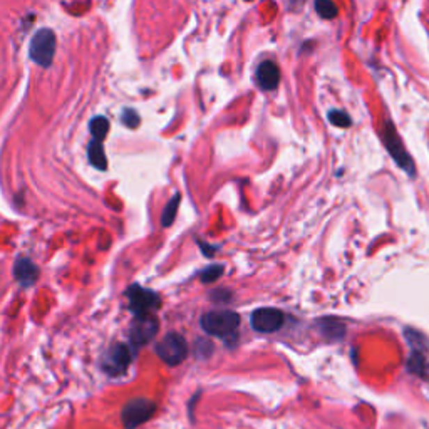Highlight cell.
<instances>
[{
  "label": "cell",
  "instance_id": "1",
  "mask_svg": "<svg viewBox=\"0 0 429 429\" xmlns=\"http://www.w3.org/2000/svg\"><path fill=\"white\" fill-rule=\"evenodd\" d=\"M240 317L232 311H212L201 317V327L206 334L214 337H224L228 339L237 332Z\"/></svg>",
  "mask_w": 429,
  "mask_h": 429
},
{
  "label": "cell",
  "instance_id": "2",
  "mask_svg": "<svg viewBox=\"0 0 429 429\" xmlns=\"http://www.w3.org/2000/svg\"><path fill=\"white\" fill-rule=\"evenodd\" d=\"M56 45V34L51 29H40L32 37L31 45H29V56L40 68H51Z\"/></svg>",
  "mask_w": 429,
  "mask_h": 429
},
{
  "label": "cell",
  "instance_id": "3",
  "mask_svg": "<svg viewBox=\"0 0 429 429\" xmlns=\"http://www.w3.org/2000/svg\"><path fill=\"white\" fill-rule=\"evenodd\" d=\"M156 354L168 366H178L188 356L187 341L180 334H168L156 345Z\"/></svg>",
  "mask_w": 429,
  "mask_h": 429
},
{
  "label": "cell",
  "instance_id": "4",
  "mask_svg": "<svg viewBox=\"0 0 429 429\" xmlns=\"http://www.w3.org/2000/svg\"><path fill=\"white\" fill-rule=\"evenodd\" d=\"M156 411V404L151 399L146 398H136L125 406L121 412L123 424L126 429H134L141 426L143 423L150 421Z\"/></svg>",
  "mask_w": 429,
  "mask_h": 429
},
{
  "label": "cell",
  "instance_id": "5",
  "mask_svg": "<svg viewBox=\"0 0 429 429\" xmlns=\"http://www.w3.org/2000/svg\"><path fill=\"white\" fill-rule=\"evenodd\" d=\"M127 299H130V311L134 313L136 317H146L159 307V297L155 292L146 290L139 286L130 287L126 292Z\"/></svg>",
  "mask_w": 429,
  "mask_h": 429
},
{
  "label": "cell",
  "instance_id": "6",
  "mask_svg": "<svg viewBox=\"0 0 429 429\" xmlns=\"http://www.w3.org/2000/svg\"><path fill=\"white\" fill-rule=\"evenodd\" d=\"M251 327L260 334H272L277 332L282 329L283 322H286V315L282 311L272 307H263L257 309L251 313Z\"/></svg>",
  "mask_w": 429,
  "mask_h": 429
},
{
  "label": "cell",
  "instance_id": "7",
  "mask_svg": "<svg viewBox=\"0 0 429 429\" xmlns=\"http://www.w3.org/2000/svg\"><path fill=\"white\" fill-rule=\"evenodd\" d=\"M131 359H133L131 348H127L126 344H114L113 348L107 350L102 367H104L107 374L121 375L126 373L127 366L131 364Z\"/></svg>",
  "mask_w": 429,
  "mask_h": 429
},
{
  "label": "cell",
  "instance_id": "8",
  "mask_svg": "<svg viewBox=\"0 0 429 429\" xmlns=\"http://www.w3.org/2000/svg\"><path fill=\"white\" fill-rule=\"evenodd\" d=\"M382 138H384V143L387 146V150H389L391 155H393V158L396 159V163L399 164V166L403 168V170H406L407 173H414V166H412V161L410 158V155H407L406 150H404L401 139H399L398 133L394 131V127L387 123L384 134H382Z\"/></svg>",
  "mask_w": 429,
  "mask_h": 429
},
{
  "label": "cell",
  "instance_id": "9",
  "mask_svg": "<svg viewBox=\"0 0 429 429\" xmlns=\"http://www.w3.org/2000/svg\"><path fill=\"white\" fill-rule=\"evenodd\" d=\"M158 332V322L153 317H136V322L133 324V331H131V341L134 345H144L150 342L153 337Z\"/></svg>",
  "mask_w": 429,
  "mask_h": 429
},
{
  "label": "cell",
  "instance_id": "10",
  "mask_svg": "<svg viewBox=\"0 0 429 429\" xmlns=\"http://www.w3.org/2000/svg\"><path fill=\"white\" fill-rule=\"evenodd\" d=\"M255 81H257L258 88L263 91L277 89L280 82V71L277 64L272 63V61H263V63L257 68Z\"/></svg>",
  "mask_w": 429,
  "mask_h": 429
},
{
  "label": "cell",
  "instance_id": "11",
  "mask_svg": "<svg viewBox=\"0 0 429 429\" xmlns=\"http://www.w3.org/2000/svg\"><path fill=\"white\" fill-rule=\"evenodd\" d=\"M37 274H39V270H37V267L31 262V260L22 258L15 263L14 275L22 287H31L32 283L36 282Z\"/></svg>",
  "mask_w": 429,
  "mask_h": 429
},
{
  "label": "cell",
  "instance_id": "12",
  "mask_svg": "<svg viewBox=\"0 0 429 429\" xmlns=\"http://www.w3.org/2000/svg\"><path fill=\"white\" fill-rule=\"evenodd\" d=\"M88 158L89 163L93 164L94 168L98 170L104 171L107 168V159L104 155V148H102V141H98V139H91L89 146H88Z\"/></svg>",
  "mask_w": 429,
  "mask_h": 429
},
{
  "label": "cell",
  "instance_id": "13",
  "mask_svg": "<svg viewBox=\"0 0 429 429\" xmlns=\"http://www.w3.org/2000/svg\"><path fill=\"white\" fill-rule=\"evenodd\" d=\"M89 131L94 139H98V141H104L107 131H109V119L104 116L93 118L89 123Z\"/></svg>",
  "mask_w": 429,
  "mask_h": 429
},
{
  "label": "cell",
  "instance_id": "14",
  "mask_svg": "<svg viewBox=\"0 0 429 429\" xmlns=\"http://www.w3.org/2000/svg\"><path fill=\"white\" fill-rule=\"evenodd\" d=\"M181 196L175 195L170 200V203L166 205V208L163 210V214H161V225L163 226H170L173 221H175L176 212H178V206H180Z\"/></svg>",
  "mask_w": 429,
  "mask_h": 429
},
{
  "label": "cell",
  "instance_id": "15",
  "mask_svg": "<svg viewBox=\"0 0 429 429\" xmlns=\"http://www.w3.org/2000/svg\"><path fill=\"white\" fill-rule=\"evenodd\" d=\"M315 10L322 19L327 20L337 17V12H339L332 0H315Z\"/></svg>",
  "mask_w": 429,
  "mask_h": 429
},
{
  "label": "cell",
  "instance_id": "16",
  "mask_svg": "<svg viewBox=\"0 0 429 429\" xmlns=\"http://www.w3.org/2000/svg\"><path fill=\"white\" fill-rule=\"evenodd\" d=\"M329 121H331L332 125L337 126V127H349L350 125H352L349 114L344 113V111H339V109H332L331 113H329Z\"/></svg>",
  "mask_w": 429,
  "mask_h": 429
},
{
  "label": "cell",
  "instance_id": "17",
  "mask_svg": "<svg viewBox=\"0 0 429 429\" xmlns=\"http://www.w3.org/2000/svg\"><path fill=\"white\" fill-rule=\"evenodd\" d=\"M121 123L126 127L134 130V127L139 126V114L136 113L134 109H131V107H125V109L121 111Z\"/></svg>",
  "mask_w": 429,
  "mask_h": 429
},
{
  "label": "cell",
  "instance_id": "18",
  "mask_svg": "<svg viewBox=\"0 0 429 429\" xmlns=\"http://www.w3.org/2000/svg\"><path fill=\"white\" fill-rule=\"evenodd\" d=\"M224 274V267L221 265H210L201 272V282L203 283H212L214 280L220 279V275Z\"/></svg>",
  "mask_w": 429,
  "mask_h": 429
},
{
  "label": "cell",
  "instance_id": "19",
  "mask_svg": "<svg viewBox=\"0 0 429 429\" xmlns=\"http://www.w3.org/2000/svg\"><path fill=\"white\" fill-rule=\"evenodd\" d=\"M304 2H305V0H287V3H288V7H290V9H300V7L304 6Z\"/></svg>",
  "mask_w": 429,
  "mask_h": 429
},
{
  "label": "cell",
  "instance_id": "20",
  "mask_svg": "<svg viewBox=\"0 0 429 429\" xmlns=\"http://www.w3.org/2000/svg\"><path fill=\"white\" fill-rule=\"evenodd\" d=\"M247 2H250V0H247Z\"/></svg>",
  "mask_w": 429,
  "mask_h": 429
}]
</instances>
